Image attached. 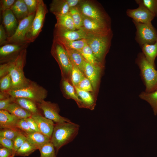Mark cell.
Listing matches in <instances>:
<instances>
[{"label":"cell","mask_w":157,"mask_h":157,"mask_svg":"<svg viewBox=\"0 0 157 157\" xmlns=\"http://www.w3.org/2000/svg\"><path fill=\"white\" fill-rule=\"evenodd\" d=\"M10 9L15 16L19 23L29 15L24 0H16Z\"/></svg>","instance_id":"cell-21"},{"label":"cell","mask_w":157,"mask_h":157,"mask_svg":"<svg viewBox=\"0 0 157 157\" xmlns=\"http://www.w3.org/2000/svg\"><path fill=\"white\" fill-rule=\"evenodd\" d=\"M138 7L134 9H128L126 14L131 17L132 20L143 24L151 23V21L155 17L143 3L142 0H136Z\"/></svg>","instance_id":"cell-12"},{"label":"cell","mask_w":157,"mask_h":157,"mask_svg":"<svg viewBox=\"0 0 157 157\" xmlns=\"http://www.w3.org/2000/svg\"><path fill=\"white\" fill-rule=\"evenodd\" d=\"M112 37V32L104 35L87 34L85 39L87 44L92 50L95 58L102 64L110 45Z\"/></svg>","instance_id":"cell-5"},{"label":"cell","mask_w":157,"mask_h":157,"mask_svg":"<svg viewBox=\"0 0 157 157\" xmlns=\"http://www.w3.org/2000/svg\"><path fill=\"white\" fill-rule=\"evenodd\" d=\"M78 96L80 98L81 107L92 109L95 105L94 100L88 92L81 90L75 86H74Z\"/></svg>","instance_id":"cell-25"},{"label":"cell","mask_w":157,"mask_h":157,"mask_svg":"<svg viewBox=\"0 0 157 157\" xmlns=\"http://www.w3.org/2000/svg\"><path fill=\"white\" fill-rule=\"evenodd\" d=\"M8 92L12 97L26 98L37 103L44 100L48 95V91L45 88L32 81L23 88L10 90Z\"/></svg>","instance_id":"cell-4"},{"label":"cell","mask_w":157,"mask_h":157,"mask_svg":"<svg viewBox=\"0 0 157 157\" xmlns=\"http://www.w3.org/2000/svg\"><path fill=\"white\" fill-rule=\"evenodd\" d=\"M26 49L22 51L14 59L0 64V78L8 73L10 74L12 81L11 90L23 88L31 81L25 77L23 70L26 63Z\"/></svg>","instance_id":"cell-1"},{"label":"cell","mask_w":157,"mask_h":157,"mask_svg":"<svg viewBox=\"0 0 157 157\" xmlns=\"http://www.w3.org/2000/svg\"><path fill=\"white\" fill-rule=\"evenodd\" d=\"M143 3L154 15L157 17V0H142Z\"/></svg>","instance_id":"cell-41"},{"label":"cell","mask_w":157,"mask_h":157,"mask_svg":"<svg viewBox=\"0 0 157 157\" xmlns=\"http://www.w3.org/2000/svg\"><path fill=\"white\" fill-rule=\"evenodd\" d=\"M75 86L81 90L87 92H92L93 91V87L90 81L86 77Z\"/></svg>","instance_id":"cell-40"},{"label":"cell","mask_w":157,"mask_h":157,"mask_svg":"<svg viewBox=\"0 0 157 157\" xmlns=\"http://www.w3.org/2000/svg\"><path fill=\"white\" fill-rule=\"evenodd\" d=\"M139 97L149 103L152 107L154 115H157V90L151 93L141 92Z\"/></svg>","instance_id":"cell-29"},{"label":"cell","mask_w":157,"mask_h":157,"mask_svg":"<svg viewBox=\"0 0 157 157\" xmlns=\"http://www.w3.org/2000/svg\"><path fill=\"white\" fill-rule=\"evenodd\" d=\"M147 61L156 68L155 60L157 57V40L153 44H146L140 47Z\"/></svg>","instance_id":"cell-23"},{"label":"cell","mask_w":157,"mask_h":157,"mask_svg":"<svg viewBox=\"0 0 157 157\" xmlns=\"http://www.w3.org/2000/svg\"><path fill=\"white\" fill-rule=\"evenodd\" d=\"M10 97L8 92H0V100L7 99Z\"/></svg>","instance_id":"cell-51"},{"label":"cell","mask_w":157,"mask_h":157,"mask_svg":"<svg viewBox=\"0 0 157 157\" xmlns=\"http://www.w3.org/2000/svg\"><path fill=\"white\" fill-rule=\"evenodd\" d=\"M30 43L8 44L0 48V64L8 62L15 58L23 50L26 49Z\"/></svg>","instance_id":"cell-13"},{"label":"cell","mask_w":157,"mask_h":157,"mask_svg":"<svg viewBox=\"0 0 157 157\" xmlns=\"http://www.w3.org/2000/svg\"><path fill=\"white\" fill-rule=\"evenodd\" d=\"M66 2L70 8L77 7L82 0H66Z\"/></svg>","instance_id":"cell-50"},{"label":"cell","mask_w":157,"mask_h":157,"mask_svg":"<svg viewBox=\"0 0 157 157\" xmlns=\"http://www.w3.org/2000/svg\"><path fill=\"white\" fill-rule=\"evenodd\" d=\"M135 62L140 71V75L145 87V92L151 93L157 90V70L147 60L142 52H139Z\"/></svg>","instance_id":"cell-3"},{"label":"cell","mask_w":157,"mask_h":157,"mask_svg":"<svg viewBox=\"0 0 157 157\" xmlns=\"http://www.w3.org/2000/svg\"><path fill=\"white\" fill-rule=\"evenodd\" d=\"M81 15L83 21L82 28L87 34L104 35L112 32L110 22L94 20Z\"/></svg>","instance_id":"cell-11"},{"label":"cell","mask_w":157,"mask_h":157,"mask_svg":"<svg viewBox=\"0 0 157 157\" xmlns=\"http://www.w3.org/2000/svg\"><path fill=\"white\" fill-rule=\"evenodd\" d=\"M54 148L51 141L46 143L38 149L40 152V157H57Z\"/></svg>","instance_id":"cell-36"},{"label":"cell","mask_w":157,"mask_h":157,"mask_svg":"<svg viewBox=\"0 0 157 157\" xmlns=\"http://www.w3.org/2000/svg\"><path fill=\"white\" fill-rule=\"evenodd\" d=\"M25 119L28 126L31 130L34 132H40L36 123L31 117V116Z\"/></svg>","instance_id":"cell-46"},{"label":"cell","mask_w":157,"mask_h":157,"mask_svg":"<svg viewBox=\"0 0 157 157\" xmlns=\"http://www.w3.org/2000/svg\"><path fill=\"white\" fill-rule=\"evenodd\" d=\"M6 110L19 119H26L32 116L30 113L14 102L10 104Z\"/></svg>","instance_id":"cell-28"},{"label":"cell","mask_w":157,"mask_h":157,"mask_svg":"<svg viewBox=\"0 0 157 157\" xmlns=\"http://www.w3.org/2000/svg\"><path fill=\"white\" fill-rule=\"evenodd\" d=\"M27 140L39 149L46 143L51 141V138L40 132H34L25 135Z\"/></svg>","instance_id":"cell-24"},{"label":"cell","mask_w":157,"mask_h":157,"mask_svg":"<svg viewBox=\"0 0 157 157\" xmlns=\"http://www.w3.org/2000/svg\"><path fill=\"white\" fill-rule=\"evenodd\" d=\"M87 33L81 28L71 31L55 26L54 39L58 40L74 41L85 39Z\"/></svg>","instance_id":"cell-15"},{"label":"cell","mask_w":157,"mask_h":157,"mask_svg":"<svg viewBox=\"0 0 157 157\" xmlns=\"http://www.w3.org/2000/svg\"><path fill=\"white\" fill-rule=\"evenodd\" d=\"M16 127L25 135L34 132L30 129L25 119H19L17 123Z\"/></svg>","instance_id":"cell-42"},{"label":"cell","mask_w":157,"mask_h":157,"mask_svg":"<svg viewBox=\"0 0 157 157\" xmlns=\"http://www.w3.org/2000/svg\"><path fill=\"white\" fill-rule=\"evenodd\" d=\"M13 101L30 113L32 115L40 113L38 103L31 100L23 98L13 97Z\"/></svg>","instance_id":"cell-20"},{"label":"cell","mask_w":157,"mask_h":157,"mask_svg":"<svg viewBox=\"0 0 157 157\" xmlns=\"http://www.w3.org/2000/svg\"><path fill=\"white\" fill-rule=\"evenodd\" d=\"M50 11L55 16L69 13L70 8L66 0H53L50 5Z\"/></svg>","instance_id":"cell-22"},{"label":"cell","mask_w":157,"mask_h":157,"mask_svg":"<svg viewBox=\"0 0 157 157\" xmlns=\"http://www.w3.org/2000/svg\"><path fill=\"white\" fill-rule=\"evenodd\" d=\"M136 29L135 40L141 47L146 44H153L157 40V30L151 23L143 24L133 20Z\"/></svg>","instance_id":"cell-8"},{"label":"cell","mask_w":157,"mask_h":157,"mask_svg":"<svg viewBox=\"0 0 157 157\" xmlns=\"http://www.w3.org/2000/svg\"><path fill=\"white\" fill-rule=\"evenodd\" d=\"M55 16L57 22L55 26L71 31L76 30L74 24L69 13Z\"/></svg>","instance_id":"cell-26"},{"label":"cell","mask_w":157,"mask_h":157,"mask_svg":"<svg viewBox=\"0 0 157 157\" xmlns=\"http://www.w3.org/2000/svg\"><path fill=\"white\" fill-rule=\"evenodd\" d=\"M22 133H23L19 129H1L0 137H4L14 141L18 135Z\"/></svg>","instance_id":"cell-37"},{"label":"cell","mask_w":157,"mask_h":157,"mask_svg":"<svg viewBox=\"0 0 157 157\" xmlns=\"http://www.w3.org/2000/svg\"><path fill=\"white\" fill-rule=\"evenodd\" d=\"M0 78V92H8L11 90L12 81L10 74L8 73Z\"/></svg>","instance_id":"cell-38"},{"label":"cell","mask_w":157,"mask_h":157,"mask_svg":"<svg viewBox=\"0 0 157 157\" xmlns=\"http://www.w3.org/2000/svg\"><path fill=\"white\" fill-rule=\"evenodd\" d=\"M16 0H1L0 10L3 11L10 9Z\"/></svg>","instance_id":"cell-45"},{"label":"cell","mask_w":157,"mask_h":157,"mask_svg":"<svg viewBox=\"0 0 157 157\" xmlns=\"http://www.w3.org/2000/svg\"><path fill=\"white\" fill-rule=\"evenodd\" d=\"M27 139L24 133L18 135L14 140V147L12 150L13 157L15 156L18 149L22 146Z\"/></svg>","instance_id":"cell-39"},{"label":"cell","mask_w":157,"mask_h":157,"mask_svg":"<svg viewBox=\"0 0 157 157\" xmlns=\"http://www.w3.org/2000/svg\"><path fill=\"white\" fill-rule=\"evenodd\" d=\"M71 62L72 67L70 72L71 79L74 87L85 76L83 73L72 61Z\"/></svg>","instance_id":"cell-34"},{"label":"cell","mask_w":157,"mask_h":157,"mask_svg":"<svg viewBox=\"0 0 157 157\" xmlns=\"http://www.w3.org/2000/svg\"><path fill=\"white\" fill-rule=\"evenodd\" d=\"M19 119L6 110H0L1 129H19L16 125Z\"/></svg>","instance_id":"cell-19"},{"label":"cell","mask_w":157,"mask_h":157,"mask_svg":"<svg viewBox=\"0 0 157 157\" xmlns=\"http://www.w3.org/2000/svg\"><path fill=\"white\" fill-rule=\"evenodd\" d=\"M40 132L51 138L55 124L53 121L42 116L40 113L32 115Z\"/></svg>","instance_id":"cell-18"},{"label":"cell","mask_w":157,"mask_h":157,"mask_svg":"<svg viewBox=\"0 0 157 157\" xmlns=\"http://www.w3.org/2000/svg\"><path fill=\"white\" fill-rule=\"evenodd\" d=\"M81 14L98 21L110 22L109 18L101 8L90 1H82L77 6Z\"/></svg>","instance_id":"cell-9"},{"label":"cell","mask_w":157,"mask_h":157,"mask_svg":"<svg viewBox=\"0 0 157 157\" xmlns=\"http://www.w3.org/2000/svg\"><path fill=\"white\" fill-rule=\"evenodd\" d=\"M61 88L64 94L67 96L74 99L78 106L81 107V101L75 93V88L72 85L67 79L63 78L62 81Z\"/></svg>","instance_id":"cell-27"},{"label":"cell","mask_w":157,"mask_h":157,"mask_svg":"<svg viewBox=\"0 0 157 157\" xmlns=\"http://www.w3.org/2000/svg\"><path fill=\"white\" fill-rule=\"evenodd\" d=\"M51 53L58 63L64 79L70 73L72 65L70 57L63 46L53 39Z\"/></svg>","instance_id":"cell-6"},{"label":"cell","mask_w":157,"mask_h":157,"mask_svg":"<svg viewBox=\"0 0 157 157\" xmlns=\"http://www.w3.org/2000/svg\"><path fill=\"white\" fill-rule=\"evenodd\" d=\"M57 40L64 46L78 51L87 44L85 39L74 41Z\"/></svg>","instance_id":"cell-33"},{"label":"cell","mask_w":157,"mask_h":157,"mask_svg":"<svg viewBox=\"0 0 157 157\" xmlns=\"http://www.w3.org/2000/svg\"><path fill=\"white\" fill-rule=\"evenodd\" d=\"M13 102V97L0 100V110H6L10 104Z\"/></svg>","instance_id":"cell-47"},{"label":"cell","mask_w":157,"mask_h":157,"mask_svg":"<svg viewBox=\"0 0 157 157\" xmlns=\"http://www.w3.org/2000/svg\"><path fill=\"white\" fill-rule=\"evenodd\" d=\"M79 51L87 62L94 65L102 64L97 60L94 55L92 50L87 44Z\"/></svg>","instance_id":"cell-31"},{"label":"cell","mask_w":157,"mask_h":157,"mask_svg":"<svg viewBox=\"0 0 157 157\" xmlns=\"http://www.w3.org/2000/svg\"><path fill=\"white\" fill-rule=\"evenodd\" d=\"M8 38L5 29L2 24L0 25V45H3Z\"/></svg>","instance_id":"cell-48"},{"label":"cell","mask_w":157,"mask_h":157,"mask_svg":"<svg viewBox=\"0 0 157 157\" xmlns=\"http://www.w3.org/2000/svg\"><path fill=\"white\" fill-rule=\"evenodd\" d=\"M0 157H13L12 150L0 146Z\"/></svg>","instance_id":"cell-49"},{"label":"cell","mask_w":157,"mask_h":157,"mask_svg":"<svg viewBox=\"0 0 157 157\" xmlns=\"http://www.w3.org/2000/svg\"><path fill=\"white\" fill-rule=\"evenodd\" d=\"M79 126L72 122L56 123L55 124L51 141L57 154L64 145L72 141L78 133Z\"/></svg>","instance_id":"cell-2"},{"label":"cell","mask_w":157,"mask_h":157,"mask_svg":"<svg viewBox=\"0 0 157 157\" xmlns=\"http://www.w3.org/2000/svg\"><path fill=\"white\" fill-rule=\"evenodd\" d=\"M35 13L29 14L28 17L19 22L18 27L15 33L12 36L8 38L4 45L8 44L29 43L26 41V36L35 16Z\"/></svg>","instance_id":"cell-10"},{"label":"cell","mask_w":157,"mask_h":157,"mask_svg":"<svg viewBox=\"0 0 157 157\" xmlns=\"http://www.w3.org/2000/svg\"><path fill=\"white\" fill-rule=\"evenodd\" d=\"M69 13L70 15L76 29L82 27L83 21L81 14L77 7L70 8Z\"/></svg>","instance_id":"cell-35"},{"label":"cell","mask_w":157,"mask_h":157,"mask_svg":"<svg viewBox=\"0 0 157 157\" xmlns=\"http://www.w3.org/2000/svg\"><path fill=\"white\" fill-rule=\"evenodd\" d=\"M2 24L8 38L12 36L15 33L18 27L19 22L10 9L2 12Z\"/></svg>","instance_id":"cell-17"},{"label":"cell","mask_w":157,"mask_h":157,"mask_svg":"<svg viewBox=\"0 0 157 157\" xmlns=\"http://www.w3.org/2000/svg\"><path fill=\"white\" fill-rule=\"evenodd\" d=\"M63 46L68 53L71 61L83 72L85 61L80 52L78 51Z\"/></svg>","instance_id":"cell-30"},{"label":"cell","mask_w":157,"mask_h":157,"mask_svg":"<svg viewBox=\"0 0 157 157\" xmlns=\"http://www.w3.org/2000/svg\"><path fill=\"white\" fill-rule=\"evenodd\" d=\"M0 146L12 150L14 147V141L10 139L0 137Z\"/></svg>","instance_id":"cell-44"},{"label":"cell","mask_w":157,"mask_h":157,"mask_svg":"<svg viewBox=\"0 0 157 157\" xmlns=\"http://www.w3.org/2000/svg\"><path fill=\"white\" fill-rule=\"evenodd\" d=\"M37 149H38L37 147L31 144L26 139L17 151L15 156H28Z\"/></svg>","instance_id":"cell-32"},{"label":"cell","mask_w":157,"mask_h":157,"mask_svg":"<svg viewBox=\"0 0 157 157\" xmlns=\"http://www.w3.org/2000/svg\"><path fill=\"white\" fill-rule=\"evenodd\" d=\"M103 65H94L85 62L83 69L85 75L90 81L94 90L98 84Z\"/></svg>","instance_id":"cell-16"},{"label":"cell","mask_w":157,"mask_h":157,"mask_svg":"<svg viewBox=\"0 0 157 157\" xmlns=\"http://www.w3.org/2000/svg\"><path fill=\"white\" fill-rule=\"evenodd\" d=\"M48 10L46 4L42 0H38L37 8L30 27L27 34V42H33L42 31L47 13Z\"/></svg>","instance_id":"cell-7"},{"label":"cell","mask_w":157,"mask_h":157,"mask_svg":"<svg viewBox=\"0 0 157 157\" xmlns=\"http://www.w3.org/2000/svg\"><path fill=\"white\" fill-rule=\"evenodd\" d=\"M39 108L42 111L44 117L56 123L71 122L68 119L59 114V108L57 104L44 100L38 103Z\"/></svg>","instance_id":"cell-14"},{"label":"cell","mask_w":157,"mask_h":157,"mask_svg":"<svg viewBox=\"0 0 157 157\" xmlns=\"http://www.w3.org/2000/svg\"><path fill=\"white\" fill-rule=\"evenodd\" d=\"M27 6L29 14L35 13L38 4V0H24Z\"/></svg>","instance_id":"cell-43"}]
</instances>
